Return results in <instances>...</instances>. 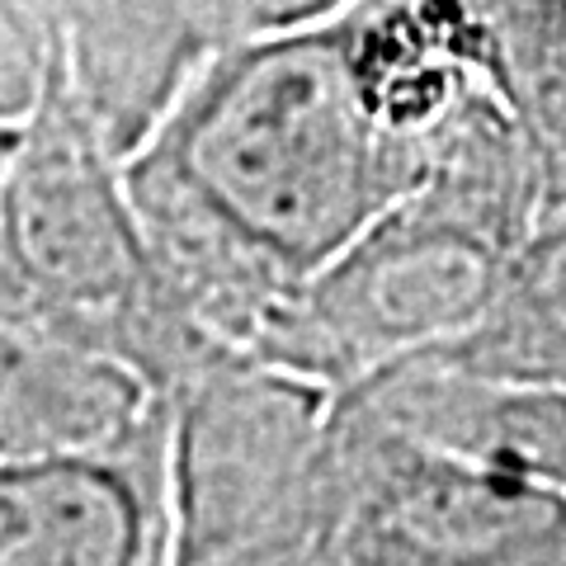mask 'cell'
Segmentation results:
<instances>
[{"label":"cell","mask_w":566,"mask_h":566,"mask_svg":"<svg viewBox=\"0 0 566 566\" xmlns=\"http://www.w3.org/2000/svg\"><path fill=\"white\" fill-rule=\"evenodd\" d=\"M424 170L430 142L378 109L345 10L203 52L128 156L166 293L237 354Z\"/></svg>","instance_id":"1"},{"label":"cell","mask_w":566,"mask_h":566,"mask_svg":"<svg viewBox=\"0 0 566 566\" xmlns=\"http://www.w3.org/2000/svg\"><path fill=\"white\" fill-rule=\"evenodd\" d=\"M557 193V170L510 114L458 118L434 142L424 180L274 307L251 359L340 397L401 359L463 340Z\"/></svg>","instance_id":"2"},{"label":"cell","mask_w":566,"mask_h":566,"mask_svg":"<svg viewBox=\"0 0 566 566\" xmlns=\"http://www.w3.org/2000/svg\"><path fill=\"white\" fill-rule=\"evenodd\" d=\"M170 566H326L335 392L212 349L175 378L166 472Z\"/></svg>","instance_id":"3"},{"label":"cell","mask_w":566,"mask_h":566,"mask_svg":"<svg viewBox=\"0 0 566 566\" xmlns=\"http://www.w3.org/2000/svg\"><path fill=\"white\" fill-rule=\"evenodd\" d=\"M0 264L39 316L123 349L147 374L161 335L208 340L166 293L128 161L76 85L62 33L43 99L0 166Z\"/></svg>","instance_id":"4"},{"label":"cell","mask_w":566,"mask_h":566,"mask_svg":"<svg viewBox=\"0 0 566 566\" xmlns=\"http://www.w3.org/2000/svg\"><path fill=\"white\" fill-rule=\"evenodd\" d=\"M340 411L430 453L524 476L566 501V382L495 378L449 349H430L340 392Z\"/></svg>","instance_id":"5"},{"label":"cell","mask_w":566,"mask_h":566,"mask_svg":"<svg viewBox=\"0 0 566 566\" xmlns=\"http://www.w3.org/2000/svg\"><path fill=\"white\" fill-rule=\"evenodd\" d=\"M151 420V374L39 312H0V463L128 453Z\"/></svg>","instance_id":"6"},{"label":"cell","mask_w":566,"mask_h":566,"mask_svg":"<svg viewBox=\"0 0 566 566\" xmlns=\"http://www.w3.org/2000/svg\"><path fill=\"white\" fill-rule=\"evenodd\" d=\"M161 538L128 453L0 463V566H147Z\"/></svg>","instance_id":"7"},{"label":"cell","mask_w":566,"mask_h":566,"mask_svg":"<svg viewBox=\"0 0 566 566\" xmlns=\"http://www.w3.org/2000/svg\"><path fill=\"white\" fill-rule=\"evenodd\" d=\"M444 349L495 378L566 382V189L510 260L491 312Z\"/></svg>","instance_id":"8"},{"label":"cell","mask_w":566,"mask_h":566,"mask_svg":"<svg viewBox=\"0 0 566 566\" xmlns=\"http://www.w3.org/2000/svg\"><path fill=\"white\" fill-rule=\"evenodd\" d=\"M491 81L566 180V0H482Z\"/></svg>","instance_id":"9"},{"label":"cell","mask_w":566,"mask_h":566,"mask_svg":"<svg viewBox=\"0 0 566 566\" xmlns=\"http://www.w3.org/2000/svg\"><path fill=\"white\" fill-rule=\"evenodd\" d=\"M486 566H566V520H557L553 528H543L534 538H524L520 547H510V553H501Z\"/></svg>","instance_id":"10"}]
</instances>
